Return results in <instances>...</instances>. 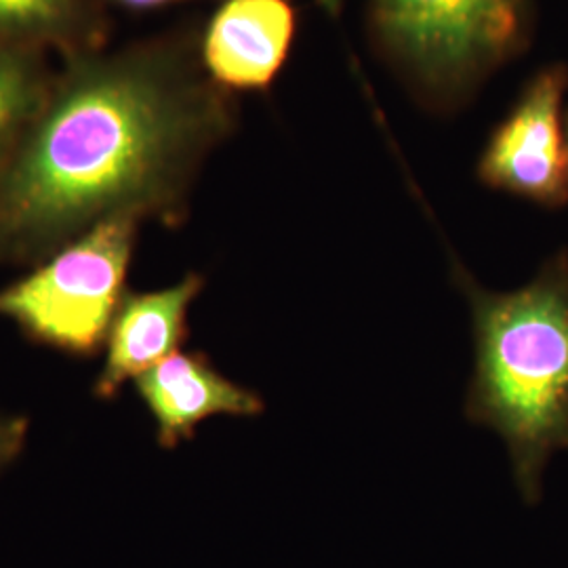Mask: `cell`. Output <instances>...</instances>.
<instances>
[{
	"instance_id": "obj_1",
	"label": "cell",
	"mask_w": 568,
	"mask_h": 568,
	"mask_svg": "<svg viewBox=\"0 0 568 568\" xmlns=\"http://www.w3.org/2000/svg\"><path fill=\"white\" fill-rule=\"evenodd\" d=\"M232 126L222 87L178 42L72 61L0 161V262H42L119 217L182 222Z\"/></svg>"
},
{
	"instance_id": "obj_2",
	"label": "cell",
	"mask_w": 568,
	"mask_h": 568,
	"mask_svg": "<svg viewBox=\"0 0 568 568\" xmlns=\"http://www.w3.org/2000/svg\"><path fill=\"white\" fill-rule=\"evenodd\" d=\"M457 278L476 342L467 419L504 438L516 487L532 506L551 455L568 450V253L509 293H490L464 267Z\"/></svg>"
},
{
	"instance_id": "obj_3",
	"label": "cell",
	"mask_w": 568,
	"mask_h": 568,
	"mask_svg": "<svg viewBox=\"0 0 568 568\" xmlns=\"http://www.w3.org/2000/svg\"><path fill=\"white\" fill-rule=\"evenodd\" d=\"M375 41L426 100L453 103L527 41V0H371Z\"/></svg>"
},
{
	"instance_id": "obj_4",
	"label": "cell",
	"mask_w": 568,
	"mask_h": 568,
	"mask_svg": "<svg viewBox=\"0 0 568 568\" xmlns=\"http://www.w3.org/2000/svg\"><path fill=\"white\" fill-rule=\"evenodd\" d=\"M138 225L110 220L61 246L0 291V316L51 347L82 356L98 352L124 297Z\"/></svg>"
},
{
	"instance_id": "obj_5",
	"label": "cell",
	"mask_w": 568,
	"mask_h": 568,
	"mask_svg": "<svg viewBox=\"0 0 568 568\" xmlns=\"http://www.w3.org/2000/svg\"><path fill=\"white\" fill-rule=\"evenodd\" d=\"M568 68L551 63L539 70L508 116L490 133L478 161V178L490 190H501L541 206L568 203L565 95Z\"/></svg>"
},
{
	"instance_id": "obj_6",
	"label": "cell",
	"mask_w": 568,
	"mask_h": 568,
	"mask_svg": "<svg viewBox=\"0 0 568 568\" xmlns=\"http://www.w3.org/2000/svg\"><path fill=\"white\" fill-rule=\"evenodd\" d=\"M295 26L288 0H225L204 30V72L222 89H267L288 58Z\"/></svg>"
},
{
	"instance_id": "obj_7",
	"label": "cell",
	"mask_w": 568,
	"mask_h": 568,
	"mask_svg": "<svg viewBox=\"0 0 568 568\" xmlns=\"http://www.w3.org/2000/svg\"><path fill=\"white\" fill-rule=\"evenodd\" d=\"M135 387L164 448L190 440L209 417H255L265 410L260 394L230 382L201 352L171 354L140 375Z\"/></svg>"
},
{
	"instance_id": "obj_8",
	"label": "cell",
	"mask_w": 568,
	"mask_h": 568,
	"mask_svg": "<svg viewBox=\"0 0 568 568\" xmlns=\"http://www.w3.org/2000/svg\"><path fill=\"white\" fill-rule=\"evenodd\" d=\"M203 286V276L187 274L161 291L122 297L105 337V363L95 384L100 398H114L126 382L178 352L187 335L190 305Z\"/></svg>"
},
{
	"instance_id": "obj_9",
	"label": "cell",
	"mask_w": 568,
	"mask_h": 568,
	"mask_svg": "<svg viewBox=\"0 0 568 568\" xmlns=\"http://www.w3.org/2000/svg\"><path fill=\"white\" fill-rule=\"evenodd\" d=\"M82 0H0V47L65 44L89 34Z\"/></svg>"
},
{
	"instance_id": "obj_10",
	"label": "cell",
	"mask_w": 568,
	"mask_h": 568,
	"mask_svg": "<svg viewBox=\"0 0 568 568\" xmlns=\"http://www.w3.org/2000/svg\"><path fill=\"white\" fill-rule=\"evenodd\" d=\"M47 89L37 49L0 47V161L37 114Z\"/></svg>"
},
{
	"instance_id": "obj_11",
	"label": "cell",
	"mask_w": 568,
	"mask_h": 568,
	"mask_svg": "<svg viewBox=\"0 0 568 568\" xmlns=\"http://www.w3.org/2000/svg\"><path fill=\"white\" fill-rule=\"evenodd\" d=\"M28 434V422L0 415V469L9 466L20 453Z\"/></svg>"
},
{
	"instance_id": "obj_12",
	"label": "cell",
	"mask_w": 568,
	"mask_h": 568,
	"mask_svg": "<svg viewBox=\"0 0 568 568\" xmlns=\"http://www.w3.org/2000/svg\"><path fill=\"white\" fill-rule=\"evenodd\" d=\"M116 4H121L124 9H135V11H145V9H159V7H166L180 0H114Z\"/></svg>"
},
{
	"instance_id": "obj_13",
	"label": "cell",
	"mask_w": 568,
	"mask_h": 568,
	"mask_svg": "<svg viewBox=\"0 0 568 568\" xmlns=\"http://www.w3.org/2000/svg\"><path fill=\"white\" fill-rule=\"evenodd\" d=\"M565 131H567V156H568V114H567V119H565Z\"/></svg>"
}]
</instances>
